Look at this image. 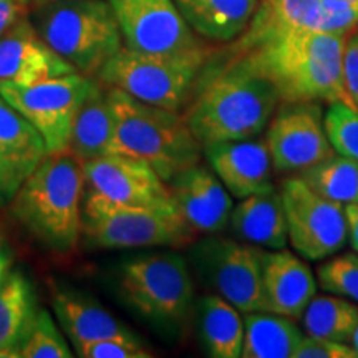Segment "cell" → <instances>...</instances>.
<instances>
[{
    "mask_svg": "<svg viewBox=\"0 0 358 358\" xmlns=\"http://www.w3.org/2000/svg\"><path fill=\"white\" fill-rule=\"evenodd\" d=\"M279 105L271 80L244 57L224 52L206 62L182 115L196 140L206 146L261 136Z\"/></svg>",
    "mask_w": 358,
    "mask_h": 358,
    "instance_id": "obj_1",
    "label": "cell"
},
{
    "mask_svg": "<svg viewBox=\"0 0 358 358\" xmlns=\"http://www.w3.org/2000/svg\"><path fill=\"white\" fill-rule=\"evenodd\" d=\"M347 37L320 30H295L239 55L274 83L280 103H345L355 108L343 82Z\"/></svg>",
    "mask_w": 358,
    "mask_h": 358,
    "instance_id": "obj_2",
    "label": "cell"
},
{
    "mask_svg": "<svg viewBox=\"0 0 358 358\" xmlns=\"http://www.w3.org/2000/svg\"><path fill=\"white\" fill-rule=\"evenodd\" d=\"M82 163L70 151L48 153L12 199L27 231L55 252H71L82 232Z\"/></svg>",
    "mask_w": 358,
    "mask_h": 358,
    "instance_id": "obj_3",
    "label": "cell"
},
{
    "mask_svg": "<svg viewBox=\"0 0 358 358\" xmlns=\"http://www.w3.org/2000/svg\"><path fill=\"white\" fill-rule=\"evenodd\" d=\"M120 301L163 337L178 338L194 315L189 262L176 252L127 257L115 271Z\"/></svg>",
    "mask_w": 358,
    "mask_h": 358,
    "instance_id": "obj_4",
    "label": "cell"
},
{
    "mask_svg": "<svg viewBox=\"0 0 358 358\" xmlns=\"http://www.w3.org/2000/svg\"><path fill=\"white\" fill-rule=\"evenodd\" d=\"M106 95L115 116V153L146 161L166 182L199 163L203 145L185 115L140 101L118 88L106 87Z\"/></svg>",
    "mask_w": 358,
    "mask_h": 358,
    "instance_id": "obj_5",
    "label": "cell"
},
{
    "mask_svg": "<svg viewBox=\"0 0 358 358\" xmlns=\"http://www.w3.org/2000/svg\"><path fill=\"white\" fill-rule=\"evenodd\" d=\"M30 20L48 47L87 77H96L123 47L108 0H53L34 7Z\"/></svg>",
    "mask_w": 358,
    "mask_h": 358,
    "instance_id": "obj_6",
    "label": "cell"
},
{
    "mask_svg": "<svg viewBox=\"0 0 358 358\" xmlns=\"http://www.w3.org/2000/svg\"><path fill=\"white\" fill-rule=\"evenodd\" d=\"M214 50L209 47L179 55H156L123 45L98 71L105 87L118 88L136 100L182 113L194 95L201 71Z\"/></svg>",
    "mask_w": 358,
    "mask_h": 358,
    "instance_id": "obj_7",
    "label": "cell"
},
{
    "mask_svg": "<svg viewBox=\"0 0 358 358\" xmlns=\"http://www.w3.org/2000/svg\"><path fill=\"white\" fill-rule=\"evenodd\" d=\"M82 232L100 249L187 245L196 232L176 208H146L111 201L87 187L82 203Z\"/></svg>",
    "mask_w": 358,
    "mask_h": 358,
    "instance_id": "obj_8",
    "label": "cell"
},
{
    "mask_svg": "<svg viewBox=\"0 0 358 358\" xmlns=\"http://www.w3.org/2000/svg\"><path fill=\"white\" fill-rule=\"evenodd\" d=\"M264 252L257 245L211 234L192 245L189 264L204 287L243 313L267 312L262 290Z\"/></svg>",
    "mask_w": 358,
    "mask_h": 358,
    "instance_id": "obj_9",
    "label": "cell"
},
{
    "mask_svg": "<svg viewBox=\"0 0 358 358\" xmlns=\"http://www.w3.org/2000/svg\"><path fill=\"white\" fill-rule=\"evenodd\" d=\"M93 82L75 71L34 85L0 83V95L42 134L48 153H64L69 151L75 118Z\"/></svg>",
    "mask_w": 358,
    "mask_h": 358,
    "instance_id": "obj_10",
    "label": "cell"
},
{
    "mask_svg": "<svg viewBox=\"0 0 358 358\" xmlns=\"http://www.w3.org/2000/svg\"><path fill=\"white\" fill-rule=\"evenodd\" d=\"M287 219L289 243L307 261L338 254L347 243L343 206L317 194L301 178H289L280 187Z\"/></svg>",
    "mask_w": 358,
    "mask_h": 358,
    "instance_id": "obj_11",
    "label": "cell"
},
{
    "mask_svg": "<svg viewBox=\"0 0 358 358\" xmlns=\"http://www.w3.org/2000/svg\"><path fill=\"white\" fill-rule=\"evenodd\" d=\"M123 45L156 55H179L204 48L173 0H108Z\"/></svg>",
    "mask_w": 358,
    "mask_h": 358,
    "instance_id": "obj_12",
    "label": "cell"
},
{
    "mask_svg": "<svg viewBox=\"0 0 358 358\" xmlns=\"http://www.w3.org/2000/svg\"><path fill=\"white\" fill-rule=\"evenodd\" d=\"M266 143L279 173H302L335 153L317 101H282L267 124Z\"/></svg>",
    "mask_w": 358,
    "mask_h": 358,
    "instance_id": "obj_13",
    "label": "cell"
},
{
    "mask_svg": "<svg viewBox=\"0 0 358 358\" xmlns=\"http://www.w3.org/2000/svg\"><path fill=\"white\" fill-rule=\"evenodd\" d=\"M85 185L111 201L146 208H176L153 166L134 156L111 153L82 163Z\"/></svg>",
    "mask_w": 358,
    "mask_h": 358,
    "instance_id": "obj_14",
    "label": "cell"
},
{
    "mask_svg": "<svg viewBox=\"0 0 358 358\" xmlns=\"http://www.w3.org/2000/svg\"><path fill=\"white\" fill-rule=\"evenodd\" d=\"M173 203L196 234H217L229 226L232 196L211 168L201 163L168 181Z\"/></svg>",
    "mask_w": 358,
    "mask_h": 358,
    "instance_id": "obj_15",
    "label": "cell"
},
{
    "mask_svg": "<svg viewBox=\"0 0 358 358\" xmlns=\"http://www.w3.org/2000/svg\"><path fill=\"white\" fill-rule=\"evenodd\" d=\"M75 71L40 37L30 19L20 17L0 38V83L34 85Z\"/></svg>",
    "mask_w": 358,
    "mask_h": 358,
    "instance_id": "obj_16",
    "label": "cell"
},
{
    "mask_svg": "<svg viewBox=\"0 0 358 358\" xmlns=\"http://www.w3.org/2000/svg\"><path fill=\"white\" fill-rule=\"evenodd\" d=\"M47 155L42 134L0 95V208L12 203Z\"/></svg>",
    "mask_w": 358,
    "mask_h": 358,
    "instance_id": "obj_17",
    "label": "cell"
},
{
    "mask_svg": "<svg viewBox=\"0 0 358 358\" xmlns=\"http://www.w3.org/2000/svg\"><path fill=\"white\" fill-rule=\"evenodd\" d=\"M209 168L236 199H244L272 185V159L266 140L219 141L203 146Z\"/></svg>",
    "mask_w": 358,
    "mask_h": 358,
    "instance_id": "obj_18",
    "label": "cell"
},
{
    "mask_svg": "<svg viewBox=\"0 0 358 358\" xmlns=\"http://www.w3.org/2000/svg\"><path fill=\"white\" fill-rule=\"evenodd\" d=\"M262 290L267 312L297 322L317 292V282L310 267L284 248L264 252Z\"/></svg>",
    "mask_w": 358,
    "mask_h": 358,
    "instance_id": "obj_19",
    "label": "cell"
},
{
    "mask_svg": "<svg viewBox=\"0 0 358 358\" xmlns=\"http://www.w3.org/2000/svg\"><path fill=\"white\" fill-rule=\"evenodd\" d=\"M229 226L237 241L279 250L289 244L287 219L280 189L268 185L232 208Z\"/></svg>",
    "mask_w": 358,
    "mask_h": 358,
    "instance_id": "obj_20",
    "label": "cell"
},
{
    "mask_svg": "<svg viewBox=\"0 0 358 358\" xmlns=\"http://www.w3.org/2000/svg\"><path fill=\"white\" fill-rule=\"evenodd\" d=\"M322 0H261L227 52L239 55L295 30H317Z\"/></svg>",
    "mask_w": 358,
    "mask_h": 358,
    "instance_id": "obj_21",
    "label": "cell"
},
{
    "mask_svg": "<svg viewBox=\"0 0 358 358\" xmlns=\"http://www.w3.org/2000/svg\"><path fill=\"white\" fill-rule=\"evenodd\" d=\"M53 310L73 347L108 337H136L100 303L75 290L58 289L53 294Z\"/></svg>",
    "mask_w": 358,
    "mask_h": 358,
    "instance_id": "obj_22",
    "label": "cell"
},
{
    "mask_svg": "<svg viewBox=\"0 0 358 358\" xmlns=\"http://www.w3.org/2000/svg\"><path fill=\"white\" fill-rule=\"evenodd\" d=\"M198 37L229 43L244 32L259 0H173Z\"/></svg>",
    "mask_w": 358,
    "mask_h": 358,
    "instance_id": "obj_23",
    "label": "cell"
},
{
    "mask_svg": "<svg viewBox=\"0 0 358 358\" xmlns=\"http://www.w3.org/2000/svg\"><path fill=\"white\" fill-rule=\"evenodd\" d=\"M69 151L80 163L115 153V116L106 87L98 80L80 106Z\"/></svg>",
    "mask_w": 358,
    "mask_h": 358,
    "instance_id": "obj_24",
    "label": "cell"
},
{
    "mask_svg": "<svg viewBox=\"0 0 358 358\" xmlns=\"http://www.w3.org/2000/svg\"><path fill=\"white\" fill-rule=\"evenodd\" d=\"M201 345L213 358L243 357L244 317L239 308L217 294L203 295L194 303Z\"/></svg>",
    "mask_w": 358,
    "mask_h": 358,
    "instance_id": "obj_25",
    "label": "cell"
},
{
    "mask_svg": "<svg viewBox=\"0 0 358 358\" xmlns=\"http://www.w3.org/2000/svg\"><path fill=\"white\" fill-rule=\"evenodd\" d=\"M38 312L32 282L13 271L0 289V358H17Z\"/></svg>",
    "mask_w": 358,
    "mask_h": 358,
    "instance_id": "obj_26",
    "label": "cell"
},
{
    "mask_svg": "<svg viewBox=\"0 0 358 358\" xmlns=\"http://www.w3.org/2000/svg\"><path fill=\"white\" fill-rule=\"evenodd\" d=\"M303 337L295 320L272 312L244 313L243 358H292Z\"/></svg>",
    "mask_w": 358,
    "mask_h": 358,
    "instance_id": "obj_27",
    "label": "cell"
},
{
    "mask_svg": "<svg viewBox=\"0 0 358 358\" xmlns=\"http://www.w3.org/2000/svg\"><path fill=\"white\" fill-rule=\"evenodd\" d=\"M307 335L350 343L358 325V303L338 295H313L302 315Z\"/></svg>",
    "mask_w": 358,
    "mask_h": 358,
    "instance_id": "obj_28",
    "label": "cell"
},
{
    "mask_svg": "<svg viewBox=\"0 0 358 358\" xmlns=\"http://www.w3.org/2000/svg\"><path fill=\"white\" fill-rule=\"evenodd\" d=\"M299 178L317 194L334 203H358V163L347 156L334 153L299 173Z\"/></svg>",
    "mask_w": 358,
    "mask_h": 358,
    "instance_id": "obj_29",
    "label": "cell"
},
{
    "mask_svg": "<svg viewBox=\"0 0 358 358\" xmlns=\"http://www.w3.org/2000/svg\"><path fill=\"white\" fill-rule=\"evenodd\" d=\"M24 358H70L69 343L45 308H38L37 315L20 350Z\"/></svg>",
    "mask_w": 358,
    "mask_h": 358,
    "instance_id": "obj_30",
    "label": "cell"
},
{
    "mask_svg": "<svg viewBox=\"0 0 358 358\" xmlns=\"http://www.w3.org/2000/svg\"><path fill=\"white\" fill-rule=\"evenodd\" d=\"M320 289L358 303V252L332 256L317 268Z\"/></svg>",
    "mask_w": 358,
    "mask_h": 358,
    "instance_id": "obj_31",
    "label": "cell"
},
{
    "mask_svg": "<svg viewBox=\"0 0 358 358\" xmlns=\"http://www.w3.org/2000/svg\"><path fill=\"white\" fill-rule=\"evenodd\" d=\"M324 122L335 153L358 163V110L345 103H332Z\"/></svg>",
    "mask_w": 358,
    "mask_h": 358,
    "instance_id": "obj_32",
    "label": "cell"
},
{
    "mask_svg": "<svg viewBox=\"0 0 358 358\" xmlns=\"http://www.w3.org/2000/svg\"><path fill=\"white\" fill-rule=\"evenodd\" d=\"M82 358H148L153 357L138 337H108L73 347Z\"/></svg>",
    "mask_w": 358,
    "mask_h": 358,
    "instance_id": "obj_33",
    "label": "cell"
},
{
    "mask_svg": "<svg viewBox=\"0 0 358 358\" xmlns=\"http://www.w3.org/2000/svg\"><path fill=\"white\" fill-rule=\"evenodd\" d=\"M292 358H358V355L348 343L306 334Z\"/></svg>",
    "mask_w": 358,
    "mask_h": 358,
    "instance_id": "obj_34",
    "label": "cell"
},
{
    "mask_svg": "<svg viewBox=\"0 0 358 358\" xmlns=\"http://www.w3.org/2000/svg\"><path fill=\"white\" fill-rule=\"evenodd\" d=\"M343 82L353 106L358 110V30L345 40L343 48Z\"/></svg>",
    "mask_w": 358,
    "mask_h": 358,
    "instance_id": "obj_35",
    "label": "cell"
},
{
    "mask_svg": "<svg viewBox=\"0 0 358 358\" xmlns=\"http://www.w3.org/2000/svg\"><path fill=\"white\" fill-rule=\"evenodd\" d=\"M22 6L17 0H0V38L20 19Z\"/></svg>",
    "mask_w": 358,
    "mask_h": 358,
    "instance_id": "obj_36",
    "label": "cell"
},
{
    "mask_svg": "<svg viewBox=\"0 0 358 358\" xmlns=\"http://www.w3.org/2000/svg\"><path fill=\"white\" fill-rule=\"evenodd\" d=\"M347 221V241L350 248L358 252V203L343 206Z\"/></svg>",
    "mask_w": 358,
    "mask_h": 358,
    "instance_id": "obj_37",
    "label": "cell"
},
{
    "mask_svg": "<svg viewBox=\"0 0 358 358\" xmlns=\"http://www.w3.org/2000/svg\"><path fill=\"white\" fill-rule=\"evenodd\" d=\"M12 262H13L12 249L8 248L7 241L0 237V289H2L3 282L7 280L8 274L12 272Z\"/></svg>",
    "mask_w": 358,
    "mask_h": 358,
    "instance_id": "obj_38",
    "label": "cell"
},
{
    "mask_svg": "<svg viewBox=\"0 0 358 358\" xmlns=\"http://www.w3.org/2000/svg\"><path fill=\"white\" fill-rule=\"evenodd\" d=\"M350 345L353 347V350H355L357 355H358V325H357L355 334H353V337H352V340H350Z\"/></svg>",
    "mask_w": 358,
    "mask_h": 358,
    "instance_id": "obj_39",
    "label": "cell"
},
{
    "mask_svg": "<svg viewBox=\"0 0 358 358\" xmlns=\"http://www.w3.org/2000/svg\"><path fill=\"white\" fill-rule=\"evenodd\" d=\"M48 2H53V0H32V6L38 7V6H43V3H48Z\"/></svg>",
    "mask_w": 358,
    "mask_h": 358,
    "instance_id": "obj_40",
    "label": "cell"
},
{
    "mask_svg": "<svg viewBox=\"0 0 358 358\" xmlns=\"http://www.w3.org/2000/svg\"><path fill=\"white\" fill-rule=\"evenodd\" d=\"M17 2H19L22 7H27V6H29V3H32V0H17Z\"/></svg>",
    "mask_w": 358,
    "mask_h": 358,
    "instance_id": "obj_41",
    "label": "cell"
},
{
    "mask_svg": "<svg viewBox=\"0 0 358 358\" xmlns=\"http://www.w3.org/2000/svg\"><path fill=\"white\" fill-rule=\"evenodd\" d=\"M342 2H347V3H352V6H358V0H342Z\"/></svg>",
    "mask_w": 358,
    "mask_h": 358,
    "instance_id": "obj_42",
    "label": "cell"
}]
</instances>
